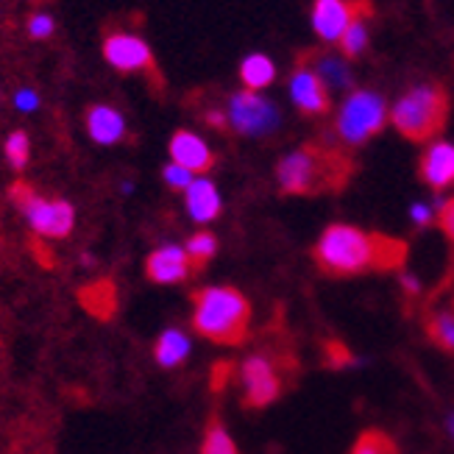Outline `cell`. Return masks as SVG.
I'll return each instance as SVG.
<instances>
[{
    "label": "cell",
    "instance_id": "1",
    "mask_svg": "<svg viewBox=\"0 0 454 454\" xmlns=\"http://www.w3.org/2000/svg\"><path fill=\"white\" fill-rule=\"evenodd\" d=\"M407 243L380 231H363L348 223H332L312 246V262L324 276L343 279L360 273H390L407 262Z\"/></svg>",
    "mask_w": 454,
    "mask_h": 454
},
{
    "label": "cell",
    "instance_id": "2",
    "mask_svg": "<svg viewBox=\"0 0 454 454\" xmlns=\"http://www.w3.org/2000/svg\"><path fill=\"white\" fill-rule=\"evenodd\" d=\"M354 170H357V162L340 148L307 143L276 165V182L285 195H307L309 199V195L340 192L351 182Z\"/></svg>",
    "mask_w": 454,
    "mask_h": 454
},
{
    "label": "cell",
    "instance_id": "3",
    "mask_svg": "<svg viewBox=\"0 0 454 454\" xmlns=\"http://www.w3.org/2000/svg\"><path fill=\"white\" fill-rule=\"evenodd\" d=\"M192 329L209 343L243 346L251 332V304L237 287H201L192 293Z\"/></svg>",
    "mask_w": 454,
    "mask_h": 454
},
{
    "label": "cell",
    "instance_id": "4",
    "mask_svg": "<svg viewBox=\"0 0 454 454\" xmlns=\"http://www.w3.org/2000/svg\"><path fill=\"white\" fill-rule=\"evenodd\" d=\"M449 92L441 84H424L399 98L390 112V123L410 143H429L446 129Z\"/></svg>",
    "mask_w": 454,
    "mask_h": 454
},
{
    "label": "cell",
    "instance_id": "5",
    "mask_svg": "<svg viewBox=\"0 0 454 454\" xmlns=\"http://www.w3.org/2000/svg\"><path fill=\"white\" fill-rule=\"evenodd\" d=\"M295 371V357L290 351H260L251 354L240 368L243 407L265 410L282 396Z\"/></svg>",
    "mask_w": 454,
    "mask_h": 454
},
{
    "label": "cell",
    "instance_id": "6",
    "mask_svg": "<svg viewBox=\"0 0 454 454\" xmlns=\"http://www.w3.org/2000/svg\"><path fill=\"white\" fill-rule=\"evenodd\" d=\"M387 123V109L385 101L377 92L357 90L348 95L338 114V134L348 145H363L371 137H377Z\"/></svg>",
    "mask_w": 454,
    "mask_h": 454
},
{
    "label": "cell",
    "instance_id": "7",
    "mask_svg": "<svg viewBox=\"0 0 454 454\" xmlns=\"http://www.w3.org/2000/svg\"><path fill=\"white\" fill-rule=\"evenodd\" d=\"M226 123L237 134L262 137V134H268L279 126V112H276L273 104L265 101V98L243 90V92L231 95L229 109H226Z\"/></svg>",
    "mask_w": 454,
    "mask_h": 454
},
{
    "label": "cell",
    "instance_id": "8",
    "mask_svg": "<svg viewBox=\"0 0 454 454\" xmlns=\"http://www.w3.org/2000/svg\"><path fill=\"white\" fill-rule=\"evenodd\" d=\"M371 14L368 0H315L312 6V26L315 34L326 43H338L343 34Z\"/></svg>",
    "mask_w": 454,
    "mask_h": 454
},
{
    "label": "cell",
    "instance_id": "9",
    "mask_svg": "<svg viewBox=\"0 0 454 454\" xmlns=\"http://www.w3.org/2000/svg\"><path fill=\"white\" fill-rule=\"evenodd\" d=\"M104 56H106V62L121 73H148L151 78H160L153 53L140 36L109 34L104 43Z\"/></svg>",
    "mask_w": 454,
    "mask_h": 454
},
{
    "label": "cell",
    "instance_id": "10",
    "mask_svg": "<svg viewBox=\"0 0 454 454\" xmlns=\"http://www.w3.org/2000/svg\"><path fill=\"white\" fill-rule=\"evenodd\" d=\"M23 215L28 218L36 237H56V240L67 237L75 223V212L67 201L43 199V195H36V199L23 209Z\"/></svg>",
    "mask_w": 454,
    "mask_h": 454
},
{
    "label": "cell",
    "instance_id": "11",
    "mask_svg": "<svg viewBox=\"0 0 454 454\" xmlns=\"http://www.w3.org/2000/svg\"><path fill=\"white\" fill-rule=\"evenodd\" d=\"M290 95H293L295 106H299L309 117L326 114L332 109L329 87L324 84V78L304 62V59L299 62V67H295V73L290 78Z\"/></svg>",
    "mask_w": 454,
    "mask_h": 454
},
{
    "label": "cell",
    "instance_id": "12",
    "mask_svg": "<svg viewBox=\"0 0 454 454\" xmlns=\"http://www.w3.org/2000/svg\"><path fill=\"white\" fill-rule=\"evenodd\" d=\"M190 273H195L190 265V256L179 246H162V248L151 251L145 260V276L156 285L184 282V279H190Z\"/></svg>",
    "mask_w": 454,
    "mask_h": 454
},
{
    "label": "cell",
    "instance_id": "13",
    "mask_svg": "<svg viewBox=\"0 0 454 454\" xmlns=\"http://www.w3.org/2000/svg\"><path fill=\"white\" fill-rule=\"evenodd\" d=\"M170 156L173 165H179L190 173H209L215 168V153L192 131H176L170 137Z\"/></svg>",
    "mask_w": 454,
    "mask_h": 454
},
{
    "label": "cell",
    "instance_id": "14",
    "mask_svg": "<svg viewBox=\"0 0 454 454\" xmlns=\"http://www.w3.org/2000/svg\"><path fill=\"white\" fill-rule=\"evenodd\" d=\"M419 176L421 182L429 184L432 190H446L454 184V145L449 143H435L419 162Z\"/></svg>",
    "mask_w": 454,
    "mask_h": 454
},
{
    "label": "cell",
    "instance_id": "15",
    "mask_svg": "<svg viewBox=\"0 0 454 454\" xmlns=\"http://www.w3.org/2000/svg\"><path fill=\"white\" fill-rule=\"evenodd\" d=\"M87 131L95 143L114 145L126 137V121H123V114L112 106H92L87 112Z\"/></svg>",
    "mask_w": 454,
    "mask_h": 454
},
{
    "label": "cell",
    "instance_id": "16",
    "mask_svg": "<svg viewBox=\"0 0 454 454\" xmlns=\"http://www.w3.org/2000/svg\"><path fill=\"white\" fill-rule=\"evenodd\" d=\"M78 301L98 321H109L117 312V287L112 279H98L78 290Z\"/></svg>",
    "mask_w": 454,
    "mask_h": 454
},
{
    "label": "cell",
    "instance_id": "17",
    "mask_svg": "<svg viewBox=\"0 0 454 454\" xmlns=\"http://www.w3.org/2000/svg\"><path fill=\"white\" fill-rule=\"evenodd\" d=\"M187 212L195 223H209L221 215V195L209 179H195L187 187Z\"/></svg>",
    "mask_w": 454,
    "mask_h": 454
},
{
    "label": "cell",
    "instance_id": "18",
    "mask_svg": "<svg viewBox=\"0 0 454 454\" xmlns=\"http://www.w3.org/2000/svg\"><path fill=\"white\" fill-rule=\"evenodd\" d=\"M190 354V340L184 338V332L168 329L160 334V340L153 346V357L162 368H176Z\"/></svg>",
    "mask_w": 454,
    "mask_h": 454
},
{
    "label": "cell",
    "instance_id": "19",
    "mask_svg": "<svg viewBox=\"0 0 454 454\" xmlns=\"http://www.w3.org/2000/svg\"><path fill=\"white\" fill-rule=\"evenodd\" d=\"M424 332L432 346H438L446 354H454V312H446V309L427 312Z\"/></svg>",
    "mask_w": 454,
    "mask_h": 454
},
{
    "label": "cell",
    "instance_id": "20",
    "mask_svg": "<svg viewBox=\"0 0 454 454\" xmlns=\"http://www.w3.org/2000/svg\"><path fill=\"white\" fill-rule=\"evenodd\" d=\"M273 75H276L273 62H270L268 56H262V53L248 56L246 62H243V67H240V78H243V84H246L248 92H256V90L268 87L273 82Z\"/></svg>",
    "mask_w": 454,
    "mask_h": 454
},
{
    "label": "cell",
    "instance_id": "21",
    "mask_svg": "<svg viewBox=\"0 0 454 454\" xmlns=\"http://www.w3.org/2000/svg\"><path fill=\"white\" fill-rule=\"evenodd\" d=\"M307 56H309V53H307ZM309 59H312V65H309V67L324 78V84H326V87H338V90L351 87V73H348V67L340 62V59L321 56V53H315V56H309Z\"/></svg>",
    "mask_w": 454,
    "mask_h": 454
},
{
    "label": "cell",
    "instance_id": "22",
    "mask_svg": "<svg viewBox=\"0 0 454 454\" xmlns=\"http://www.w3.org/2000/svg\"><path fill=\"white\" fill-rule=\"evenodd\" d=\"M187 256H190V265L195 273H201L209 262H212V256L218 254V240H215V234L212 231H195L187 246H184Z\"/></svg>",
    "mask_w": 454,
    "mask_h": 454
},
{
    "label": "cell",
    "instance_id": "23",
    "mask_svg": "<svg viewBox=\"0 0 454 454\" xmlns=\"http://www.w3.org/2000/svg\"><path fill=\"white\" fill-rule=\"evenodd\" d=\"M348 454H402V449H399L396 441L387 435V432L365 429V432H360V438L354 441Z\"/></svg>",
    "mask_w": 454,
    "mask_h": 454
},
{
    "label": "cell",
    "instance_id": "24",
    "mask_svg": "<svg viewBox=\"0 0 454 454\" xmlns=\"http://www.w3.org/2000/svg\"><path fill=\"white\" fill-rule=\"evenodd\" d=\"M201 454H237V446L229 438L221 416H209L207 432H204V443H201Z\"/></svg>",
    "mask_w": 454,
    "mask_h": 454
},
{
    "label": "cell",
    "instance_id": "25",
    "mask_svg": "<svg viewBox=\"0 0 454 454\" xmlns=\"http://www.w3.org/2000/svg\"><path fill=\"white\" fill-rule=\"evenodd\" d=\"M28 153H31V143L26 131H14L6 140V160L14 170H23L28 165Z\"/></svg>",
    "mask_w": 454,
    "mask_h": 454
},
{
    "label": "cell",
    "instance_id": "26",
    "mask_svg": "<svg viewBox=\"0 0 454 454\" xmlns=\"http://www.w3.org/2000/svg\"><path fill=\"white\" fill-rule=\"evenodd\" d=\"M365 45H368V28H365L363 20H357V23H354V26L343 34V39H340V51H343L346 59H357V56L365 51Z\"/></svg>",
    "mask_w": 454,
    "mask_h": 454
},
{
    "label": "cell",
    "instance_id": "27",
    "mask_svg": "<svg viewBox=\"0 0 454 454\" xmlns=\"http://www.w3.org/2000/svg\"><path fill=\"white\" fill-rule=\"evenodd\" d=\"M324 363L329 368H348L357 363V357L351 354V348L343 340H326L324 343Z\"/></svg>",
    "mask_w": 454,
    "mask_h": 454
},
{
    "label": "cell",
    "instance_id": "28",
    "mask_svg": "<svg viewBox=\"0 0 454 454\" xmlns=\"http://www.w3.org/2000/svg\"><path fill=\"white\" fill-rule=\"evenodd\" d=\"M435 223H438V229L446 234V240L454 243V195H451V199H446V201L438 207Z\"/></svg>",
    "mask_w": 454,
    "mask_h": 454
},
{
    "label": "cell",
    "instance_id": "29",
    "mask_svg": "<svg viewBox=\"0 0 454 454\" xmlns=\"http://www.w3.org/2000/svg\"><path fill=\"white\" fill-rule=\"evenodd\" d=\"M162 176H165V182H168L173 190H184V192H187V187L195 182V179H192V173L184 170V168H179V165H168Z\"/></svg>",
    "mask_w": 454,
    "mask_h": 454
},
{
    "label": "cell",
    "instance_id": "30",
    "mask_svg": "<svg viewBox=\"0 0 454 454\" xmlns=\"http://www.w3.org/2000/svg\"><path fill=\"white\" fill-rule=\"evenodd\" d=\"M36 195H39V192H36L28 182H23V179L14 182V184L9 187V199H12L20 209H26V207L36 199Z\"/></svg>",
    "mask_w": 454,
    "mask_h": 454
},
{
    "label": "cell",
    "instance_id": "31",
    "mask_svg": "<svg viewBox=\"0 0 454 454\" xmlns=\"http://www.w3.org/2000/svg\"><path fill=\"white\" fill-rule=\"evenodd\" d=\"M28 34H31L34 39H45V36H51V34H53V20H51L48 14H34V17H31V23H28Z\"/></svg>",
    "mask_w": 454,
    "mask_h": 454
},
{
    "label": "cell",
    "instance_id": "32",
    "mask_svg": "<svg viewBox=\"0 0 454 454\" xmlns=\"http://www.w3.org/2000/svg\"><path fill=\"white\" fill-rule=\"evenodd\" d=\"M231 377H234V363H218L212 373V387L221 390L226 385V380H231Z\"/></svg>",
    "mask_w": 454,
    "mask_h": 454
},
{
    "label": "cell",
    "instance_id": "33",
    "mask_svg": "<svg viewBox=\"0 0 454 454\" xmlns=\"http://www.w3.org/2000/svg\"><path fill=\"white\" fill-rule=\"evenodd\" d=\"M28 246H31V251H34V256H36V262H39V265L53 268V251H51L45 243H39V237H34V240H31Z\"/></svg>",
    "mask_w": 454,
    "mask_h": 454
},
{
    "label": "cell",
    "instance_id": "34",
    "mask_svg": "<svg viewBox=\"0 0 454 454\" xmlns=\"http://www.w3.org/2000/svg\"><path fill=\"white\" fill-rule=\"evenodd\" d=\"M410 215H412V221H416V226H429L432 223V209H427L424 204H416L410 209Z\"/></svg>",
    "mask_w": 454,
    "mask_h": 454
},
{
    "label": "cell",
    "instance_id": "35",
    "mask_svg": "<svg viewBox=\"0 0 454 454\" xmlns=\"http://www.w3.org/2000/svg\"><path fill=\"white\" fill-rule=\"evenodd\" d=\"M14 101H17V106H20V109L31 112V109H36L39 98H36V95H34L31 90H23V92H17V98H14Z\"/></svg>",
    "mask_w": 454,
    "mask_h": 454
},
{
    "label": "cell",
    "instance_id": "36",
    "mask_svg": "<svg viewBox=\"0 0 454 454\" xmlns=\"http://www.w3.org/2000/svg\"><path fill=\"white\" fill-rule=\"evenodd\" d=\"M402 290H404V295H407V299H419V279H416V276H412V273H404L402 276Z\"/></svg>",
    "mask_w": 454,
    "mask_h": 454
},
{
    "label": "cell",
    "instance_id": "37",
    "mask_svg": "<svg viewBox=\"0 0 454 454\" xmlns=\"http://www.w3.org/2000/svg\"><path fill=\"white\" fill-rule=\"evenodd\" d=\"M449 432H451V438H454V412H451V419H449Z\"/></svg>",
    "mask_w": 454,
    "mask_h": 454
}]
</instances>
